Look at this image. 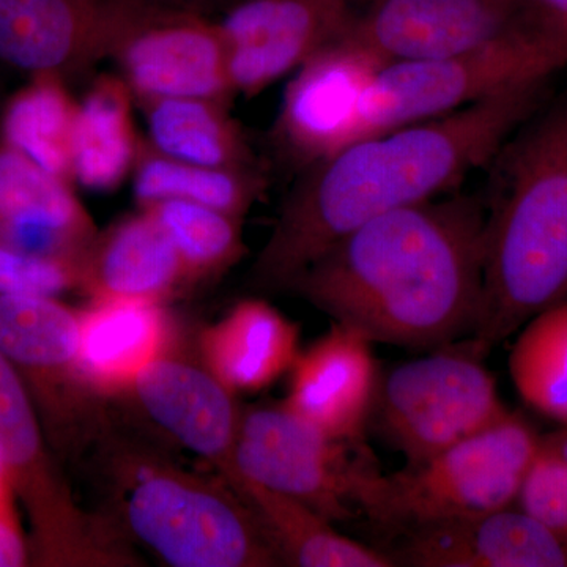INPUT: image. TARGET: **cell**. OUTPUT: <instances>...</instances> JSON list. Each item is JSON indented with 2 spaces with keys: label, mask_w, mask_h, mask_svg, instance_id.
<instances>
[{
  "label": "cell",
  "mask_w": 567,
  "mask_h": 567,
  "mask_svg": "<svg viewBox=\"0 0 567 567\" xmlns=\"http://www.w3.org/2000/svg\"><path fill=\"white\" fill-rule=\"evenodd\" d=\"M350 0H237L216 22L235 95H259L344 35Z\"/></svg>",
  "instance_id": "obj_14"
},
{
  "label": "cell",
  "mask_w": 567,
  "mask_h": 567,
  "mask_svg": "<svg viewBox=\"0 0 567 567\" xmlns=\"http://www.w3.org/2000/svg\"><path fill=\"white\" fill-rule=\"evenodd\" d=\"M132 178L140 208L177 199L216 208L240 219L267 192V177L257 164L208 167L185 163L156 152L145 140Z\"/></svg>",
  "instance_id": "obj_26"
},
{
  "label": "cell",
  "mask_w": 567,
  "mask_h": 567,
  "mask_svg": "<svg viewBox=\"0 0 567 567\" xmlns=\"http://www.w3.org/2000/svg\"><path fill=\"white\" fill-rule=\"evenodd\" d=\"M31 565V546L18 518L17 507H0V567Z\"/></svg>",
  "instance_id": "obj_32"
},
{
  "label": "cell",
  "mask_w": 567,
  "mask_h": 567,
  "mask_svg": "<svg viewBox=\"0 0 567 567\" xmlns=\"http://www.w3.org/2000/svg\"><path fill=\"white\" fill-rule=\"evenodd\" d=\"M566 66V55L520 20L475 50L435 61L386 63L361 96L349 144L547 82Z\"/></svg>",
  "instance_id": "obj_6"
},
{
  "label": "cell",
  "mask_w": 567,
  "mask_h": 567,
  "mask_svg": "<svg viewBox=\"0 0 567 567\" xmlns=\"http://www.w3.org/2000/svg\"><path fill=\"white\" fill-rule=\"evenodd\" d=\"M35 80L7 112V141L48 173L70 182V140L78 103L71 100L63 78L40 74Z\"/></svg>",
  "instance_id": "obj_28"
},
{
  "label": "cell",
  "mask_w": 567,
  "mask_h": 567,
  "mask_svg": "<svg viewBox=\"0 0 567 567\" xmlns=\"http://www.w3.org/2000/svg\"><path fill=\"white\" fill-rule=\"evenodd\" d=\"M174 341L173 317L159 301L91 300L80 309L81 379L99 398L130 393Z\"/></svg>",
  "instance_id": "obj_20"
},
{
  "label": "cell",
  "mask_w": 567,
  "mask_h": 567,
  "mask_svg": "<svg viewBox=\"0 0 567 567\" xmlns=\"http://www.w3.org/2000/svg\"><path fill=\"white\" fill-rule=\"evenodd\" d=\"M14 502H17V496L10 486L9 477L0 465V507L14 506Z\"/></svg>",
  "instance_id": "obj_34"
},
{
  "label": "cell",
  "mask_w": 567,
  "mask_h": 567,
  "mask_svg": "<svg viewBox=\"0 0 567 567\" xmlns=\"http://www.w3.org/2000/svg\"><path fill=\"white\" fill-rule=\"evenodd\" d=\"M385 65L346 33L312 55L284 91L271 130L276 155L303 173L346 147L361 96Z\"/></svg>",
  "instance_id": "obj_12"
},
{
  "label": "cell",
  "mask_w": 567,
  "mask_h": 567,
  "mask_svg": "<svg viewBox=\"0 0 567 567\" xmlns=\"http://www.w3.org/2000/svg\"><path fill=\"white\" fill-rule=\"evenodd\" d=\"M494 375L466 339L379 377L369 425L416 466L509 415Z\"/></svg>",
  "instance_id": "obj_8"
},
{
  "label": "cell",
  "mask_w": 567,
  "mask_h": 567,
  "mask_svg": "<svg viewBox=\"0 0 567 567\" xmlns=\"http://www.w3.org/2000/svg\"><path fill=\"white\" fill-rule=\"evenodd\" d=\"M140 104L147 126V144L156 152L208 167L256 164L241 126L227 103L197 96L145 99Z\"/></svg>",
  "instance_id": "obj_25"
},
{
  "label": "cell",
  "mask_w": 567,
  "mask_h": 567,
  "mask_svg": "<svg viewBox=\"0 0 567 567\" xmlns=\"http://www.w3.org/2000/svg\"><path fill=\"white\" fill-rule=\"evenodd\" d=\"M540 447L536 429L520 413L509 412L424 464L391 475L369 470L358 486V511L394 536L516 506Z\"/></svg>",
  "instance_id": "obj_5"
},
{
  "label": "cell",
  "mask_w": 567,
  "mask_h": 567,
  "mask_svg": "<svg viewBox=\"0 0 567 567\" xmlns=\"http://www.w3.org/2000/svg\"><path fill=\"white\" fill-rule=\"evenodd\" d=\"M200 361L235 394L257 393L290 371L300 353V327L260 300L240 301L199 338Z\"/></svg>",
  "instance_id": "obj_22"
},
{
  "label": "cell",
  "mask_w": 567,
  "mask_h": 567,
  "mask_svg": "<svg viewBox=\"0 0 567 567\" xmlns=\"http://www.w3.org/2000/svg\"><path fill=\"white\" fill-rule=\"evenodd\" d=\"M391 537L394 567H567L566 544L518 506Z\"/></svg>",
  "instance_id": "obj_17"
},
{
  "label": "cell",
  "mask_w": 567,
  "mask_h": 567,
  "mask_svg": "<svg viewBox=\"0 0 567 567\" xmlns=\"http://www.w3.org/2000/svg\"><path fill=\"white\" fill-rule=\"evenodd\" d=\"M543 445L567 464V427L555 434L543 436Z\"/></svg>",
  "instance_id": "obj_33"
},
{
  "label": "cell",
  "mask_w": 567,
  "mask_h": 567,
  "mask_svg": "<svg viewBox=\"0 0 567 567\" xmlns=\"http://www.w3.org/2000/svg\"><path fill=\"white\" fill-rule=\"evenodd\" d=\"M112 59L136 102L235 95L218 24L169 0H152Z\"/></svg>",
  "instance_id": "obj_11"
},
{
  "label": "cell",
  "mask_w": 567,
  "mask_h": 567,
  "mask_svg": "<svg viewBox=\"0 0 567 567\" xmlns=\"http://www.w3.org/2000/svg\"><path fill=\"white\" fill-rule=\"evenodd\" d=\"M152 0H0V62L65 80L112 59Z\"/></svg>",
  "instance_id": "obj_13"
},
{
  "label": "cell",
  "mask_w": 567,
  "mask_h": 567,
  "mask_svg": "<svg viewBox=\"0 0 567 567\" xmlns=\"http://www.w3.org/2000/svg\"><path fill=\"white\" fill-rule=\"evenodd\" d=\"M350 443L331 439L279 402L241 413L235 465L238 475L292 496L341 524L360 516L361 477L374 468Z\"/></svg>",
  "instance_id": "obj_10"
},
{
  "label": "cell",
  "mask_w": 567,
  "mask_h": 567,
  "mask_svg": "<svg viewBox=\"0 0 567 567\" xmlns=\"http://www.w3.org/2000/svg\"><path fill=\"white\" fill-rule=\"evenodd\" d=\"M133 92L121 74H102L78 103L70 140L71 181L95 193L132 177L144 140L133 118Z\"/></svg>",
  "instance_id": "obj_23"
},
{
  "label": "cell",
  "mask_w": 567,
  "mask_h": 567,
  "mask_svg": "<svg viewBox=\"0 0 567 567\" xmlns=\"http://www.w3.org/2000/svg\"><path fill=\"white\" fill-rule=\"evenodd\" d=\"M80 311L54 297L0 292V354L31 395L55 456L103 435L78 369Z\"/></svg>",
  "instance_id": "obj_9"
},
{
  "label": "cell",
  "mask_w": 567,
  "mask_h": 567,
  "mask_svg": "<svg viewBox=\"0 0 567 567\" xmlns=\"http://www.w3.org/2000/svg\"><path fill=\"white\" fill-rule=\"evenodd\" d=\"M141 208L155 216L173 241L188 284L221 275L245 256L244 219L237 216L177 199Z\"/></svg>",
  "instance_id": "obj_29"
},
{
  "label": "cell",
  "mask_w": 567,
  "mask_h": 567,
  "mask_svg": "<svg viewBox=\"0 0 567 567\" xmlns=\"http://www.w3.org/2000/svg\"><path fill=\"white\" fill-rule=\"evenodd\" d=\"M516 506L567 546V464L544 445L525 477Z\"/></svg>",
  "instance_id": "obj_30"
},
{
  "label": "cell",
  "mask_w": 567,
  "mask_h": 567,
  "mask_svg": "<svg viewBox=\"0 0 567 567\" xmlns=\"http://www.w3.org/2000/svg\"><path fill=\"white\" fill-rule=\"evenodd\" d=\"M289 372L284 405L331 439L360 443L379 383L372 342L357 328L334 322L300 350Z\"/></svg>",
  "instance_id": "obj_19"
},
{
  "label": "cell",
  "mask_w": 567,
  "mask_h": 567,
  "mask_svg": "<svg viewBox=\"0 0 567 567\" xmlns=\"http://www.w3.org/2000/svg\"><path fill=\"white\" fill-rule=\"evenodd\" d=\"M511 2L516 3L518 11H520V7L524 6L525 0H511Z\"/></svg>",
  "instance_id": "obj_35"
},
{
  "label": "cell",
  "mask_w": 567,
  "mask_h": 567,
  "mask_svg": "<svg viewBox=\"0 0 567 567\" xmlns=\"http://www.w3.org/2000/svg\"><path fill=\"white\" fill-rule=\"evenodd\" d=\"M517 21L511 0H374L346 35L385 63L435 61L475 50Z\"/></svg>",
  "instance_id": "obj_15"
},
{
  "label": "cell",
  "mask_w": 567,
  "mask_h": 567,
  "mask_svg": "<svg viewBox=\"0 0 567 567\" xmlns=\"http://www.w3.org/2000/svg\"><path fill=\"white\" fill-rule=\"evenodd\" d=\"M524 18L533 31L567 54V0H527Z\"/></svg>",
  "instance_id": "obj_31"
},
{
  "label": "cell",
  "mask_w": 567,
  "mask_h": 567,
  "mask_svg": "<svg viewBox=\"0 0 567 567\" xmlns=\"http://www.w3.org/2000/svg\"><path fill=\"white\" fill-rule=\"evenodd\" d=\"M509 354V374L522 401L567 427V301L520 328Z\"/></svg>",
  "instance_id": "obj_27"
},
{
  "label": "cell",
  "mask_w": 567,
  "mask_h": 567,
  "mask_svg": "<svg viewBox=\"0 0 567 567\" xmlns=\"http://www.w3.org/2000/svg\"><path fill=\"white\" fill-rule=\"evenodd\" d=\"M484 244L486 204L435 197L339 238L287 290L372 344L439 349L475 330Z\"/></svg>",
  "instance_id": "obj_1"
},
{
  "label": "cell",
  "mask_w": 567,
  "mask_h": 567,
  "mask_svg": "<svg viewBox=\"0 0 567 567\" xmlns=\"http://www.w3.org/2000/svg\"><path fill=\"white\" fill-rule=\"evenodd\" d=\"M234 491L259 518L282 566L394 567L382 550L336 532L324 518L292 496L279 494L248 477H238Z\"/></svg>",
  "instance_id": "obj_24"
},
{
  "label": "cell",
  "mask_w": 567,
  "mask_h": 567,
  "mask_svg": "<svg viewBox=\"0 0 567 567\" xmlns=\"http://www.w3.org/2000/svg\"><path fill=\"white\" fill-rule=\"evenodd\" d=\"M492 163L483 298L466 338L483 358L567 301V99L522 123Z\"/></svg>",
  "instance_id": "obj_3"
},
{
  "label": "cell",
  "mask_w": 567,
  "mask_h": 567,
  "mask_svg": "<svg viewBox=\"0 0 567 567\" xmlns=\"http://www.w3.org/2000/svg\"><path fill=\"white\" fill-rule=\"evenodd\" d=\"M0 465L28 516L31 565L136 566V557L85 513L63 476L39 413L13 365L0 354Z\"/></svg>",
  "instance_id": "obj_7"
},
{
  "label": "cell",
  "mask_w": 567,
  "mask_h": 567,
  "mask_svg": "<svg viewBox=\"0 0 567 567\" xmlns=\"http://www.w3.org/2000/svg\"><path fill=\"white\" fill-rule=\"evenodd\" d=\"M112 446L123 522L166 565L282 566L259 518L221 476L196 475L142 446Z\"/></svg>",
  "instance_id": "obj_4"
},
{
  "label": "cell",
  "mask_w": 567,
  "mask_h": 567,
  "mask_svg": "<svg viewBox=\"0 0 567 567\" xmlns=\"http://www.w3.org/2000/svg\"><path fill=\"white\" fill-rule=\"evenodd\" d=\"M546 82L346 145L308 167L287 194L251 281L287 290L334 241L398 208L435 199L486 166L537 111Z\"/></svg>",
  "instance_id": "obj_2"
},
{
  "label": "cell",
  "mask_w": 567,
  "mask_h": 567,
  "mask_svg": "<svg viewBox=\"0 0 567 567\" xmlns=\"http://www.w3.org/2000/svg\"><path fill=\"white\" fill-rule=\"evenodd\" d=\"M141 409L182 446L210 462L234 488L241 413L237 394L223 385L204 364L173 352L148 365L130 391Z\"/></svg>",
  "instance_id": "obj_16"
},
{
  "label": "cell",
  "mask_w": 567,
  "mask_h": 567,
  "mask_svg": "<svg viewBox=\"0 0 567 567\" xmlns=\"http://www.w3.org/2000/svg\"><path fill=\"white\" fill-rule=\"evenodd\" d=\"M186 282L177 249L145 208L96 235L85 257L81 289L91 300L164 303Z\"/></svg>",
  "instance_id": "obj_21"
},
{
  "label": "cell",
  "mask_w": 567,
  "mask_h": 567,
  "mask_svg": "<svg viewBox=\"0 0 567 567\" xmlns=\"http://www.w3.org/2000/svg\"><path fill=\"white\" fill-rule=\"evenodd\" d=\"M96 235L69 182L14 148L0 151V251L84 268Z\"/></svg>",
  "instance_id": "obj_18"
}]
</instances>
